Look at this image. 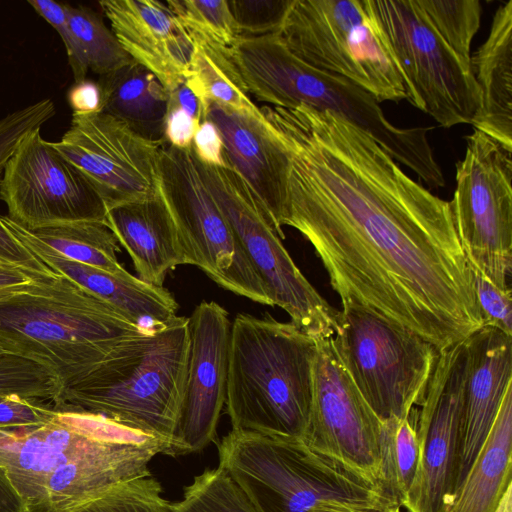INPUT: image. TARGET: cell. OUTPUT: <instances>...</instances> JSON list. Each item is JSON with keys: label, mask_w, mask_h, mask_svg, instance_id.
I'll return each mask as SVG.
<instances>
[{"label": "cell", "mask_w": 512, "mask_h": 512, "mask_svg": "<svg viewBox=\"0 0 512 512\" xmlns=\"http://www.w3.org/2000/svg\"><path fill=\"white\" fill-rule=\"evenodd\" d=\"M260 111L289 159L283 226L311 243L341 303L439 352L483 327L448 201L335 113L306 105Z\"/></svg>", "instance_id": "cell-1"}, {"label": "cell", "mask_w": 512, "mask_h": 512, "mask_svg": "<svg viewBox=\"0 0 512 512\" xmlns=\"http://www.w3.org/2000/svg\"><path fill=\"white\" fill-rule=\"evenodd\" d=\"M149 330L53 271L0 303V354L42 365L63 387L117 357Z\"/></svg>", "instance_id": "cell-2"}, {"label": "cell", "mask_w": 512, "mask_h": 512, "mask_svg": "<svg viewBox=\"0 0 512 512\" xmlns=\"http://www.w3.org/2000/svg\"><path fill=\"white\" fill-rule=\"evenodd\" d=\"M231 53L248 94L258 101L273 107L306 105L335 113L369 134L430 187L444 186L428 141L429 128L393 125L372 95L341 76L306 64L277 34L239 37Z\"/></svg>", "instance_id": "cell-3"}, {"label": "cell", "mask_w": 512, "mask_h": 512, "mask_svg": "<svg viewBox=\"0 0 512 512\" xmlns=\"http://www.w3.org/2000/svg\"><path fill=\"white\" fill-rule=\"evenodd\" d=\"M316 340L269 314L231 323L226 413L233 430L305 438Z\"/></svg>", "instance_id": "cell-4"}, {"label": "cell", "mask_w": 512, "mask_h": 512, "mask_svg": "<svg viewBox=\"0 0 512 512\" xmlns=\"http://www.w3.org/2000/svg\"><path fill=\"white\" fill-rule=\"evenodd\" d=\"M218 466L257 512H381L400 506L313 449L302 437L231 430L218 445Z\"/></svg>", "instance_id": "cell-5"}, {"label": "cell", "mask_w": 512, "mask_h": 512, "mask_svg": "<svg viewBox=\"0 0 512 512\" xmlns=\"http://www.w3.org/2000/svg\"><path fill=\"white\" fill-rule=\"evenodd\" d=\"M188 349V317L150 326L123 353L64 386L52 407L101 415L177 444Z\"/></svg>", "instance_id": "cell-6"}, {"label": "cell", "mask_w": 512, "mask_h": 512, "mask_svg": "<svg viewBox=\"0 0 512 512\" xmlns=\"http://www.w3.org/2000/svg\"><path fill=\"white\" fill-rule=\"evenodd\" d=\"M276 34L297 58L349 80L378 102L405 99L372 0H292Z\"/></svg>", "instance_id": "cell-7"}, {"label": "cell", "mask_w": 512, "mask_h": 512, "mask_svg": "<svg viewBox=\"0 0 512 512\" xmlns=\"http://www.w3.org/2000/svg\"><path fill=\"white\" fill-rule=\"evenodd\" d=\"M341 304L333 337L353 383L382 421L410 417L424 398L439 351L358 304Z\"/></svg>", "instance_id": "cell-8"}, {"label": "cell", "mask_w": 512, "mask_h": 512, "mask_svg": "<svg viewBox=\"0 0 512 512\" xmlns=\"http://www.w3.org/2000/svg\"><path fill=\"white\" fill-rule=\"evenodd\" d=\"M195 161L206 187L263 282L272 305L283 309L290 322L314 340L334 336L339 310L301 273L244 180L229 165L213 167L196 158Z\"/></svg>", "instance_id": "cell-9"}, {"label": "cell", "mask_w": 512, "mask_h": 512, "mask_svg": "<svg viewBox=\"0 0 512 512\" xmlns=\"http://www.w3.org/2000/svg\"><path fill=\"white\" fill-rule=\"evenodd\" d=\"M157 189L175 224L186 264L197 266L232 293L273 306L230 223L201 178L191 148L162 145Z\"/></svg>", "instance_id": "cell-10"}, {"label": "cell", "mask_w": 512, "mask_h": 512, "mask_svg": "<svg viewBox=\"0 0 512 512\" xmlns=\"http://www.w3.org/2000/svg\"><path fill=\"white\" fill-rule=\"evenodd\" d=\"M466 143L449 202L456 233L471 270L511 290L512 151L477 129Z\"/></svg>", "instance_id": "cell-11"}, {"label": "cell", "mask_w": 512, "mask_h": 512, "mask_svg": "<svg viewBox=\"0 0 512 512\" xmlns=\"http://www.w3.org/2000/svg\"><path fill=\"white\" fill-rule=\"evenodd\" d=\"M399 67L405 99L450 128L471 124L481 93L464 64L427 19L418 0H372Z\"/></svg>", "instance_id": "cell-12"}, {"label": "cell", "mask_w": 512, "mask_h": 512, "mask_svg": "<svg viewBox=\"0 0 512 512\" xmlns=\"http://www.w3.org/2000/svg\"><path fill=\"white\" fill-rule=\"evenodd\" d=\"M382 425L348 374L334 337L316 340L307 443L364 482L383 487Z\"/></svg>", "instance_id": "cell-13"}, {"label": "cell", "mask_w": 512, "mask_h": 512, "mask_svg": "<svg viewBox=\"0 0 512 512\" xmlns=\"http://www.w3.org/2000/svg\"><path fill=\"white\" fill-rule=\"evenodd\" d=\"M0 199L8 218L33 231L80 221L107 224V207L83 174L40 129L29 133L5 167Z\"/></svg>", "instance_id": "cell-14"}, {"label": "cell", "mask_w": 512, "mask_h": 512, "mask_svg": "<svg viewBox=\"0 0 512 512\" xmlns=\"http://www.w3.org/2000/svg\"><path fill=\"white\" fill-rule=\"evenodd\" d=\"M466 339L439 352L419 405L415 421L419 463L400 504L408 512H444L455 493L468 365Z\"/></svg>", "instance_id": "cell-15"}, {"label": "cell", "mask_w": 512, "mask_h": 512, "mask_svg": "<svg viewBox=\"0 0 512 512\" xmlns=\"http://www.w3.org/2000/svg\"><path fill=\"white\" fill-rule=\"evenodd\" d=\"M52 143L93 186L107 211L157 191L159 152L166 142L146 140L106 113H73L70 128Z\"/></svg>", "instance_id": "cell-16"}, {"label": "cell", "mask_w": 512, "mask_h": 512, "mask_svg": "<svg viewBox=\"0 0 512 512\" xmlns=\"http://www.w3.org/2000/svg\"><path fill=\"white\" fill-rule=\"evenodd\" d=\"M143 430L85 412H57L41 426L0 428L2 467L31 512L45 481L69 461L108 445L138 439Z\"/></svg>", "instance_id": "cell-17"}, {"label": "cell", "mask_w": 512, "mask_h": 512, "mask_svg": "<svg viewBox=\"0 0 512 512\" xmlns=\"http://www.w3.org/2000/svg\"><path fill=\"white\" fill-rule=\"evenodd\" d=\"M214 301H202L189 318L186 383L175 434L179 454L203 450L216 438L225 406L231 322Z\"/></svg>", "instance_id": "cell-18"}, {"label": "cell", "mask_w": 512, "mask_h": 512, "mask_svg": "<svg viewBox=\"0 0 512 512\" xmlns=\"http://www.w3.org/2000/svg\"><path fill=\"white\" fill-rule=\"evenodd\" d=\"M218 128L226 165L247 184L263 206L274 229L285 238L283 218L287 197V151L262 116L240 113L210 102L204 120Z\"/></svg>", "instance_id": "cell-19"}, {"label": "cell", "mask_w": 512, "mask_h": 512, "mask_svg": "<svg viewBox=\"0 0 512 512\" xmlns=\"http://www.w3.org/2000/svg\"><path fill=\"white\" fill-rule=\"evenodd\" d=\"M99 5L125 52L167 91L185 79L194 44L166 2L103 0Z\"/></svg>", "instance_id": "cell-20"}, {"label": "cell", "mask_w": 512, "mask_h": 512, "mask_svg": "<svg viewBox=\"0 0 512 512\" xmlns=\"http://www.w3.org/2000/svg\"><path fill=\"white\" fill-rule=\"evenodd\" d=\"M466 340L468 365L456 489L481 449L504 396L512 386V336L483 326Z\"/></svg>", "instance_id": "cell-21"}, {"label": "cell", "mask_w": 512, "mask_h": 512, "mask_svg": "<svg viewBox=\"0 0 512 512\" xmlns=\"http://www.w3.org/2000/svg\"><path fill=\"white\" fill-rule=\"evenodd\" d=\"M1 220L49 269L104 300L131 321L149 327L177 316L178 304L163 286L149 284L129 272L117 275L69 260L7 216H1Z\"/></svg>", "instance_id": "cell-22"}, {"label": "cell", "mask_w": 512, "mask_h": 512, "mask_svg": "<svg viewBox=\"0 0 512 512\" xmlns=\"http://www.w3.org/2000/svg\"><path fill=\"white\" fill-rule=\"evenodd\" d=\"M106 223L130 255L141 280L163 286L170 270L186 264L175 224L158 189L150 198L108 209Z\"/></svg>", "instance_id": "cell-23"}, {"label": "cell", "mask_w": 512, "mask_h": 512, "mask_svg": "<svg viewBox=\"0 0 512 512\" xmlns=\"http://www.w3.org/2000/svg\"><path fill=\"white\" fill-rule=\"evenodd\" d=\"M471 69L481 93L471 124L512 151V0L495 12L487 39L471 56Z\"/></svg>", "instance_id": "cell-24"}, {"label": "cell", "mask_w": 512, "mask_h": 512, "mask_svg": "<svg viewBox=\"0 0 512 512\" xmlns=\"http://www.w3.org/2000/svg\"><path fill=\"white\" fill-rule=\"evenodd\" d=\"M512 386L468 472L444 512H495L512 486Z\"/></svg>", "instance_id": "cell-25"}, {"label": "cell", "mask_w": 512, "mask_h": 512, "mask_svg": "<svg viewBox=\"0 0 512 512\" xmlns=\"http://www.w3.org/2000/svg\"><path fill=\"white\" fill-rule=\"evenodd\" d=\"M102 111L123 122L140 137L166 142L164 137L168 91L139 63L100 76Z\"/></svg>", "instance_id": "cell-26"}, {"label": "cell", "mask_w": 512, "mask_h": 512, "mask_svg": "<svg viewBox=\"0 0 512 512\" xmlns=\"http://www.w3.org/2000/svg\"><path fill=\"white\" fill-rule=\"evenodd\" d=\"M194 50L185 80L200 100L203 120L210 102L253 116L261 111L250 99L235 66L231 47L192 39Z\"/></svg>", "instance_id": "cell-27"}, {"label": "cell", "mask_w": 512, "mask_h": 512, "mask_svg": "<svg viewBox=\"0 0 512 512\" xmlns=\"http://www.w3.org/2000/svg\"><path fill=\"white\" fill-rule=\"evenodd\" d=\"M30 232L42 243L69 260L112 274L120 275L128 272L118 262L119 242L105 223L71 222Z\"/></svg>", "instance_id": "cell-28"}, {"label": "cell", "mask_w": 512, "mask_h": 512, "mask_svg": "<svg viewBox=\"0 0 512 512\" xmlns=\"http://www.w3.org/2000/svg\"><path fill=\"white\" fill-rule=\"evenodd\" d=\"M412 415L384 420L380 437L381 483L399 505L414 480L419 463L416 418Z\"/></svg>", "instance_id": "cell-29"}, {"label": "cell", "mask_w": 512, "mask_h": 512, "mask_svg": "<svg viewBox=\"0 0 512 512\" xmlns=\"http://www.w3.org/2000/svg\"><path fill=\"white\" fill-rule=\"evenodd\" d=\"M66 14L78 55L87 71L103 76L133 61L96 12L85 6L66 4Z\"/></svg>", "instance_id": "cell-30"}, {"label": "cell", "mask_w": 512, "mask_h": 512, "mask_svg": "<svg viewBox=\"0 0 512 512\" xmlns=\"http://www.w3.org/2000/svg\"><path fill=\"white\" fill-rule=\"evenodd\" d=\"M432 27L456 53L471 66V43L481 21L478 0H418Z\"/></svg>", "instance_id": "cell-31"}, {"label": "cell", "mask_w": 512, "mask_h": 512, "mask_svg": "<svg viewBox=\"0 0 512 512\" xmlns=\"http://www.w3.org/2000/svg\"><path fill=\"white\" fill-rule=\"evenodd\" d=\"M174 512H257L247 496L221 467L206 469L172 503Z\"/></svg>", "instance_id": "cell-32"}, {"label": "cell", "mask_w": 512, "mask_h": 512, "mask_svg": "<svg viewBox=\"0 0 512 512\" xmlns=\"http://www.w3.org/2000/svg\"><path fill=\"white\" fill-rule=\"evenodd\" d=\"M166 4L191 39H201L230 48L239 38L226 0H169Z\"/></svg>", "instance_id": "cell-33"}, {"label": "cell", "mask_w": 512, "mask_h": 512, "mask_svg": "<svg viewBox=\"0 0 512 512\" xmlns=\"http://www.w3.org/2000/svg\"><path fill=\"white\" fill-rule=\"evenodd\" d=\"M63 389L61 381L42 365L10 354H0V394L54 402Z\"/></svg>", "instance_id": "cell-34"}, {"label": "cell", "mask_w": 512, "mask_h": 512, "mask_svg": "<svg viewBox=\"0 0 512 512\" xmlns=\"http://www.w3.org/2000/svg\"><path fill=\"white\" fill-rule=\"evenodd\" d=\"M79 512H174L162 496V487L152 475L117 485Z\"/></svg>", "instance_id": "cell-35"}, {"label": "cell", "mask_w": 512, "mask_h": 512, "mask_svg": "<svg viewBox=\"0 0 512 512\" xmlns=\"http://www.w3.org/2000/svg\"><path fill=\"white\" fill-rule=\"evenodd\" d=\"M56 114L52 100L43 99L0 119V181L21 141Z\"/></svg>", "instance_id": "cell-36"}, {"label": "cell", "mask_w": 512, "mask_h": 512, "mask_svg": "<svg viewBox=\"0 0 512 512\" xmlns=\"http://www.w3.org/2000/svg\"><path fill=\"white\" fill-rule=\"evenodd\" d=\"M292 0H233L228 1L239 37L276 34Z\"/></svg>", "instance_id": "cell-37"}, {"label": "cell", "mask_w": 512, "mask_h": 512, "mask_svg": "<svg viewBox=\"0 0 512 512\" xmlns=\"http://www.w3.org/2000/svg\"><path fill=\"white\" fill-rule=\"evenodd\" d=\"M472 273L476 303L483 326L512 336L511 290H502L479 273Z\"/></svg>", "instance_id": "cell-38"}, {"label": "cell", "mask_w": 512, "mask_h": 512, "mask_svg": "<svg viewBox=\"0 0 512 512\" xmlns=\"http://www.w3.org/2000/svg\"><path fill=\"white\" fill-rule=\"evenodd\" d=\"M57 412L52 405L18 394H0V428L41 426L52 421Z\"/></svg>", "instance_id": "cell-39"}, {"label": "cell", "mask_w": 512, "mask_h": 512, "mask_svg": "<svg viewBox=\"0 0 512 512\" xmlns=\"http://www.w3.org/2000/svg\"><path fill=\"white\" fill-rule=\"evenodd\" d=\"M32 8L45 19L60 35L65 46L68 62L71 67L75 83L86 79L87 70L78 55L75 42L69 29L66 4L52 0H29Z\"/></svg>", "instance_id": "cell-40"}, {"label": "cell", "mask_w": 512, "mask_h": 512, "mask_svg": "<svg viewBox=\"0 0 512 512\" xmlns=\"http://www.w3.org/2000/svg\"><path fill=\"white\" fill-rule=\"evenodd\" d=\"M195 158L202 164L224 167V145L217 126L210 120H203L197 128L192 146Z\"/></svg>", "instance_id": "cell-41"}, {"label": "cell", "mask_w": 512, "mask_h": 512, "mask_svg": "<svg viewBox=\"0 0 512 512\" xmlns=\"http://www.w3.org/2000/svg\"><path fill=\"white\" fill-rule=\"evenodd\" d=\"M0 265H11L36 273H49L42 261L32 254L5 226L0 216Z\"/></svg>", "instance_id": "cell-42"}, {"label": "cell", "mask_w": 512, "mask_h": 512, "mask_svg": "<svg viewBox=\"0 0 512 512\" xmlns=\"http://www.w3.org/2000/svg\"><path fill=\"white\" fill-rule=\"evenodd\" d=\"M199 125L187 112L176 107H167L164 131L166 143L178 149L191 148Z\"/></svg>", "instance_id": "cell-43"}, {"label": "cell", "mask_w": 512, "mask_h": 512, "mask_svg": "<svg viewBox=\"0 0 512 512\" xmlns=\"http://www.w3.org/2000/svg\"><path fill=\"white\" fill-rule=\"evenodd\" d=\"M73 113L94 114L102 111V92L98 82L85 79L74 83L67 93Z\"/></svg>", "instance_id": "cell-44"}, {"label": "cell", "mask_w": 512, "mask_h": 512, "mask_svg": "<svg viewBox=\"0 0 512 512\" xmlns=\"http://www.w3.org/2000/svg\"><path fill=\"white\" fill-rule=\"evenodd\" d=\"M43 274L47 273H36L16 266L0 265V303L30 289Z\"/></svg>", "instance_id": "cell-45"}, {"label": "cell", "mask_w": 512, "mask_h": 512, "mask_svg": "<svg viewBox=\"0 0 512 512\" xmlns=\"http://www.w3.org/2000/svg\"><path fill=\"white\" fill-rule=\"evenodd\" d=\"M167 107H176L187 112L199 124L203 121L200 100L185 79L168 91Z\"/></svg>", "instance_id": "cell-46"}, {"label": "cell", "mask_w": 512, "mask_h": 512, "mask_svg": "<svg viewBox=\"0 0 512 512\" xmlns=\"http://www.w3.org/2000/svg\"><path fill=\"white\" fill-rule=\"evenodd\" d=\"M0 512H26L23 499L0 467Z\"/></svg>", "instance_id": "cell-47"}, {"label": "cell", "mask_w": 512, "mask_h": 512, "mask_svg": "<svg viewBox=\"0 0 512 512\" xmlns=\"http://www.w3.org/2000/svg\"><path fill=\"white\" fill-rule=\"evenodd\" d=\"M495 512H512V486L505 492Z\"/></svg>", "instance_id": "cell-48"}, {"label": "cell", "mask_w": 512, "mask_h": 512, "mask_svg": "<svg viewBox=\"0 0 512 512\" xmlns=\"http://www.w3.org/2000/svg\"><path fill=\"white\" fill-rule=\"evenodd\" d=\"M381 512H401V510H400V506H394V507H391V508H389L385 511H381Z\"/></svg>", "instance_id": "cell-49"}]
</instances>
